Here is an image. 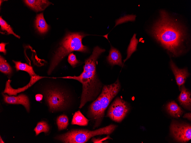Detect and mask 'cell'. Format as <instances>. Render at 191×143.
Instances as JSON below:
<instances>
[{
	"mask_svg": "<svg viewBox=\"0 0 191 143\" xmlns=\"http://www.w3.org/2000/svg\"><path fill=\"white\" fill-rule=\"evenodd\" d=\"M89 120L87 118L79 111L75 112L74 114L71 122V124L80 126H87Z\"/></svg>",
	"mask_w": 191,
	"mask_h": 143,
	"instance_id": "17",
	"label": "cell"
},
{
	"mask_svg": "<svg viewBox=\"0 0 191 143\" xmlns=\"http://www.w3.org/2000/svg\"><path fill=\"white\" fill-rule=\"evenodd\" d=\"M57 124L59 130L66 129L69 124L68 117L64 114L60 115L57 119Z\"/></svg>",
	"mask_w": 191,
	"mask_h": 143,
	"instance_id": "20",
	"label": "cell"
},
{
	"mask_svg": "<svg viewBox=\"0 0 191 143\" xmlns=\"http://www.w3.org/2000/svg\"><path fill=\"white\" fill-rule=\"evenodd\" d=\"M129 109L127 103L120 97L114 100L110 106L107 116L117 122H120L124 119Z\"/></svg>",
	"mask_w": 191,
	"mask_h": 143,
	"instance_id": "7",
	"label": "cell"
},
{
	"mask_svg": "<svg viewBox=\"0 0 191 143\" xmlns=\"http://www.w3.org/2000/svg\"><path fill=\"white\" fill-rule=\"evenodd\" d=\"M43 98V95L41 94H37L35 96V100L37 101H40Z\"/></svg>",
	"mask_w": 191,
	"mask_h": 143,
	"instance_id": "26",
	"label": "cell"
},
{
	"mask_svg": "<svg viewBox=\"0 0 191 143\" xmlns=\"http://www.w3.org/2000/svg\"><path fill=\"white\" fill-rule=\"evenodd\" d=\"M166 109L170 114L176 118L180 117L183 113L180 107L174 101L169 103Z\"/></svg>",
	"mask_w": 191,
	"mask_h": 143,
	"instance_id": "16",
	"label": "cell"
},
{
	"mask_svg": "<svg viewBox=\"0 0 191 143\" xmlns=\"http://www.w3.org/2000/svg\"><path fill=\"white\" fill-rule=\"evenodd\" d=\"M172 134L178 142H186L191 139V126L190 124L173 121L171 125Z\"/></svg>",
	"mask_w": 191,
	"mask_h": 143,
	"instance_id": "8",
	"label": "cell"
},
{
	"mask_svg": "<svg viewBox=\"0 0 191 143\" xmlns=\"http://www.w3.org/2000/svg\"><path fill=\"white\" fill-rule=\"evenodd\" d=\"M35 26L38 31L41 34L46 33L49 29V26L47 23L43 13L37 14L35 21Z\"/></svg>",
	"mask_w": 191,
	"mask_h": 143,
	"instance_id": "15",
	"label": "cell"
},
{
	"mask_svg": "<svg viewBox=\"0 0 191 143\" xmlns=\"http://www.w3.org/2000/svg\"><path fill=\"white\" fill-rule=\"evenodd\" d=\"M190 93L185 88L184 85L182 86L181 92L178 97V100L181 105L189 109H190L191 99Z\"/></svg>",
	"mask_w": 191,
	"mask_h": 143,
	"instance_id": "14",
	"label": "cell"
},
{
	"mask_svg": "<svg viewBox=\"0 0 191 143\" xmlns=\"http://www.w3.org/2000/svg\"><path fill=\"white\" fill-rule=\"evenodd\" d=\"M0 71L8 75L11 74L12 72L11 67L5 59L1 55L0 56Z\"/></svg>",
	"mask_w": 191,
	"mask_h": 143,
	"instance_id": "19",
	"label": "cell"
},
{
	"mask_svg": "<svg viewBox=\"0 0 191 143\" xmlns=\"http://www.w3.org/2000/svg\"><path fill=\"white\" fill-rule=\"evenodd\" d=\"M67 60L69 63L73 67L79 63V61L77 59L75 55L73 53L69 54Z\"/></svg>",
	"mask_w": 191,
	"mask_h": 143,
	"instance_id": "24",
	"label": "cell"
},
{
	"mask_svg": "<svg viewBox=\"0 0 191 143\" xmlns=\"http://www.w3.org/2000/svg\"><path fill=\"white\" fill-rule=\"evenodd\" d=\"M44 95L50 110L52 111L64 110L70 104V96L58 87L51 86L47 88L44 91Z\"/></svg>",
	"mask_w": 191,
	"mask_h": 143,
	"instance_id": "6",
	"label": "cell"
},
{
	"mask_svg": "<svg viewBox=\"0 0 191 143\" xmlns=\"http://www.w3.org/2000/svg\"><path fill=\"white\" fill-rule=\"evenodd\" d=\"M136 34H134L132 38L127 50V57L124 62L129 58L132 53L136 50V46L138 40L136 38Z\"/></svg>",
	"mask_w": 191,
	"mask_h": 143,
	"instance_id": "21",
	"label": "cell"
},
{
	"mask_svg": "<svg viewBox=\"0 0 191 143\" xmlns=\"http://www.w3.org/2000/svg\"><path fill=\"white\" fill-rule=\"evenodd\" d=\"M23 1L27 6L37 12L43 10L52 4L47 0H25Z\"/></svg>",
	"mask_w": 191,
	"mask_h": 143,
	"instance_id": "12",
	"label": "cell"
},
{
	"mask_svg": "<svg viewBox=\"0 0 191 143\" xmlns=\"http://www.w3.org/2000/svg\"><path fill=\"white\" fill-rule=\"evenodd\" d=\"M4 100L6 103L13 104H21L23 105L27 112L29 110L30 104L29 98L25 95L21 94L17 96H8L2 94Z\"/></svg>",
	"mask_w": 191,
	"mask_h": 143,
	"instance_id": "10",
	"label": "cell"
},
{
	"mask_svg": "<svg viewBox=\"0 0 191 143\" xmlns=\"http://www.w3.org/2000/svg\"><path fill=\"white\" fill-rule=\"evenodd\" d=\"M7 44V43H1L0 44V51L3 53L5 54L6 53V50L5 49V47Z\"/></svg>",
	"mask_w": 191,
	"mask_h": 143,
	"instance_id": "25",
	"label": "cell"
},
{
	"mask_svg": "<svg viewBox=\"0 0 191 143\" xmlns=\"http://www.w3.org/2000/svg\"><path fill=\"white\" fill-rule=\"evenodd\" d=\"M15 65V68L17 71L21 70L27 72L31 76H36L32 67L26 63H23L20 61H16L13 60Z\"/></svg>",
	"mask_w": 191,
	"mask_h": 143,
	"instance_id": "18",
	"label": "cell"
},
{
	"mask_svg": "<svg viewBox=\"0 0 191 143\" xmlns=\"http://www.w3.org/2000/svg\"><path fill=\"white\" fill-rule=\"evenodd\" d=\"M170 65L175 76L177 83L180 88V86L185 83L189 73L186 69H178L172 60L170 61Z\"/></svg>",
	"mask_w": 191,
	"mask_h": 143,
	"instance_id": "11",
	"label": "cell"
},
{
	"mask_svg": "<svg viewBox=\"0 0 191 143\" xmlns=\"http://www.w3.org/2000/svg\"><path fill=\"white\" fill-rule=\"evenodd\" d=\"M117 126L111 124L93 130L85 129H73L57 136L55 138L65 143H84L91 138L98 135L112 134Z\"/></svg>",
	"mask_w": 191,
	"mask_h": 143,
	"instance_id": "5",
	"label": "cell"
},
{
	"mask_svg": "<svg viewBox=\"0 0 191 143\" xmlns=\"http://www.w3.org/2000/svg\"><path fill=\"white\" fill-rule=\"evenodd\" d=\"M87 34L81 33H69L61 41L59 47L55 52L52 58L48 74H50L61 60L73 51L85 53L88 51L87 47L83 45L82 39Z\"/></svg>",
	"mask_w": 191,
	"mask_h": 143,
	"instance_id": "4",
	"label": "cell"
},
{
	"mask_svg": "<svg viewBox=\"0 0 191 143\" xmlns=\"http://www.w3.org/2000/svg\"><path fill=\"white\" fill-rule=\"evenodd\" d=\"M120 88L118 79L113 84L104 86L100 95L90 105L87 116L89 118L95 120L94 129L100 124L106 110L111 101L118 93Z\"/></svg>",
	"mask_w": 191,
	"mask_h": 143,
	"instance_id": "3",
	"label": "cell"
},
{
	"mask_svg": "<svg viewBox=\"0 0 191 143\" xmlns=\"http://www.w3.org/2000/svg\"><path fill=\"white\" fill-rule=\"evenodd\" d=\"M49 127L48 124L45 122L41 121L37 123L34 130L36 135L37 136L42 132L47 133L49 131Z\"/></svg>",
	"mask_w": 191,
	"mask_h": 143,
	"instance_id": "22",
	"label": "cell"
},
{
	"mask_svg": "<svg viewBox=\"0 0 191 143\" xmlns=\"http://www.w3.org/2000/svg\"><path fill=\"white\" fill-rule=\"evenodd\" d=\"M97 59L91 56L85 62L83 70L77 76H66L58 77L77 80L82 85V91L79 108H82L88 102L94 100L99 94L102 85L96 73Z\"/></svg>",
	"mask_w": 191,
	"mask_h": 143,
	"instance_id": "2",
	"label": "cell"
},
{
	"mask_svg": "<svg viewBox=\"0 0 191 143\" xmlns=\"http://www.w3.org/2000/svg\"><path fill=\"white\" fill-rule=\"evenodd\" d=\"M107 59L108 63L111 65H118L122 66L123 65L121 53L118 50L112 46Z\"/></svg>",
	"mask_w": 191,
	"mask_h": 143,
	"instance_id": "13",
	"label": "cell"
},
{
	"mask_svg": "<svg viewBox=\"0 0 191 143\" xmlns=\"http://www.w3.org/2000/svg\"><path fill=\"white\" fill-rule=\"evenodd\" d=\"M184 118H186L189 120H191V113H187L184 116Z\"/></svg>",
	"mask_w": 191,
	"mask_h": 143,
	"instance_id": "27",
	"label": "cell"
},
{
	"mask_svg": "<svg viewBox=\"0 0 191 143\" xmlns=\"http://www.w3.org/2000/svg\"><path fill=\"white\" fill-rule=\"evenodd\" d=\"M0 25L1 29L3 31H6L8 34H11L19 39L20 38L19 36L14 33L12 28L2 19L1 16L0 17Z\"/></svg>",
	"mask_w": 191,
	"mask_h": 143,
	"instance_id": "23",
	"label": "cell"
},
{
	"mask_svg": "<svg viewBox=\"0 0 191 143\" xmlns=\"http://www.w3.org/2000/svg\"><path fill=\"white\" fill-rule=\"evenodd\" d=\"M44 78H48L47 77L42 76L38 75L34 76H31L29 82L27 85L22 88L17 89L13 88L10 86V83L11 80L9 79L6 82L5 89L4 93H6L9 96H16L19 93L24 91L31 87L37 81Z\"/></svg>",
	"mask_w": 191,
	"mask_h": 143,
	"instance_id": "9",
	"label": "cell"
},
{
	"mask_svg": "<svg viewBox=\"0 0 191 143\" xmlns=\"http://www.w3.org/2000/svg\"><path fill=\"white\" fill-rule=\"evenodd\" d=\"M155 23L151 34L164 48L175 56L182 52L183 43L186 37V28L177 20L164 10Z\"/></svg>",
	"mask_w": 191,
	"mask_h": 143,
	"instance_id": "1",
	"label": "cell"
},
{
	"mask_svg": "<svg viewBox=\"0 0 191 143\" xmlns=\"http://www.w3.org/2000/svg\"><path fill=\"white\" fill-rule=\"evenodd\" d=\"M0 143H4V142L3 140L2 139L1 136H0Z\"/></svg>",
	"mask_w": 191,
	"mask_h": 143,
	"instance_id": "28",
	"label": "cell"
}]
</instances>
